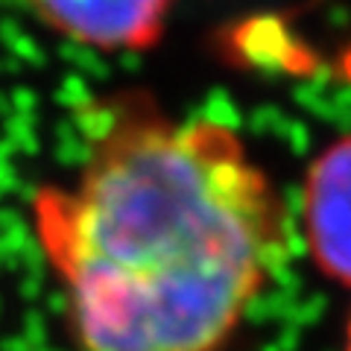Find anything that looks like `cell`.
Returning <instances> with one entry per match:
<instances>
[{
    "mask_svg": "<svg viewBox=\"0 0 351 351\" xmlns=\"http://www.w3.org/2000/svg\"><path fill=\"white\" fill-rule=\"evenodd\" d=\"M76 351H228L293 249V217L243 135L117 97L68 182L29 199Z\"/></svg>",
    "mask_w": 351,
    "mask_h": 351,
    "instance_id": "1",
    "label": "cell"
},
{
    "mask_svg": "<svg viewBox=\"0 0 351 351\" xmlns=\"http://www.w3.org/2000/svg\"><path fill=\"white\" fill-rule=\"evenodd\" d=\"M299 228L319 276L351 290V132L325 144L307 164Z\"/></svg>",
    "mask_w": 351,
    "mask_h": 351,
    "instance_id": "2",
    "label": "cell"
},
{
    "mask_svg": "<svg viewBox=\"0 0 351 351\" xmlns=\"http://www.w3.org/2000/svg\"><path fill=\"white\" fill-rule=\"evenodd\" d=\"M59 38L94 53H144L164 38L176 0H24Z\"/></svg>",
    "mask_w": 351,
    "mask_h": 351,
    "instance_id": "3",
    "label": "cell"
},
{
    "mask_svg": "<svg viewBox=\"0 0 351 351\" xmlns=\"http://www.w3.org/2000/svg\"><path fill=\"white\" fill-rule=\"evenodd\" d=\"M343 351H351V316L346 322V343H343Z\"/></svg>",
    "mask_w": 351,
    "mask_h": 351,
    "instance_id": "4",
    "label": "cell"
}]
</instances>
